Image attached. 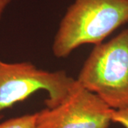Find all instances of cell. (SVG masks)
I'll return each mask as SVG.
<instances>
[{"label":"cell","instance_id":"obj_7","mask_svg":"<svg viewBox=\"0 0 128 128\" xmlns=\"http://www.w3.org/2000/svg\"><path fill=\"white\" fill-rule=\"evenodd\" d=\"M12 0H0V18L6 7L9 4Z\"/></svg>","mask_w":128,"mask_h":128},{"label":"cell","instance_id":"obj_6","mask_svg":"<svg viewBox=\"0 0 128 128\" xmlns=\"http://www.w3.org/2000/svg\"><path fill=\"white\" fill-rule=\"evenodd\" d=\"M112 122L121 124L124 128H128V108L122 110H114Z\"/></svg>","mask_w":128,"mask_h":128},{"label":"cell","instance_id":"obj_3","mask_svg":"<svg viewBox=\"0 0 128 128\" xmlns=\"http://www.w3.org/2000/svg\"><path fill=\"white\" fill-rule=\"evenodd\" d=\"M76 82L64 70L50 72L29 62L0 60V120L3 111L39 90L48 92L46 108H54L68 98Z\"/></svg>","mask_w":128,"mask_h":128},{"label":"cell","instance_id":"obj_1","mask_svg":"<svg viewBox=\"0 0 128 128\" xmlns=\"http://www.w3.org/2000/svg\"><path fill=\"white\" fill-rule=\"evenodd\" d=\"M128 22V0H75L60 21L53 53L66 58L82 45H98Z\"/></svg>","mask_w":128,"mask_h":128},{"label":"cell","instance_id":"obj_4","mask_svg":"<svg viewBox=\"0 0 128 128\" xmlns=\"http://www.w3.org/2000/svg\"><path fill=\"white\" fill-rule=\"evenodd\" d=\"M113 111L77 81L63 102L36 112V128H109Z\"/></svg>","mask_w":128,"mask_h":128},{"label":"cell","instance_id":"obj_5","mask_svg":"<svg viewBox=\"0 0 128 128\" xmlns=\"http://www.w3.org/2000/svg\"><path fill=\"white\" fill-rule=\"evenodd\" d=\"M0 128H36V113L7 120L0 123Z\"/></svg>","mask_w":128,"mask_h":128},{"label":"cell","instance_id":"obj_2","mask_svg":"<svg viewBox=\"0 0 128 128\" xmlns=\"http://www.w3.org/2000/svg\"><path fill=\"white\" fill-rule=\"evenodd\" d=\"M76 80L112 109L128 108V28L95 45Z\"/></svg>","mask_w":128,"mask_h":128}]
</instances>
